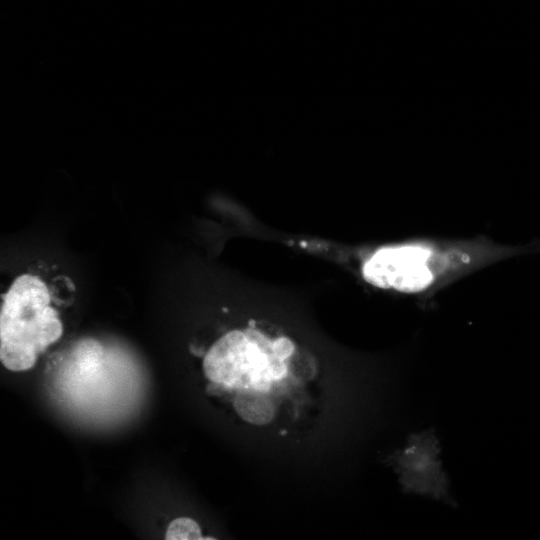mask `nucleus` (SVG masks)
<instances>
[{
  "label": "nucleus",
  "instance_id": "nucleus-1",
  "mask_svg": "<svg viewBox=\"0 0 540 540\" xmlns=\"http://www.w3.org/2000/svg\"><path fill=\"white\" fill-rule=\"evenodd\" d=\"M202 369L212 391L228 395L240 419L266 426L291 389L316 377L318 363L280 327L250 319L212 343Z\"/></svg>",
  "mask_w": 540,
  "mask_h": 540
},
{
  "label": "nucleus",
  "instance_id": "nucleus-2",
  "mask_svg": "<svg viewBox=\"0 0 540 540\" xmlns=\"http://www.w3.org/2000/svg\"><path fill=\"white\" fill-rule=\"evenodd\" d=\"M530 253H540V239L509 245L483 235L413 237L364 248L356 261L366 284L424 304L475 272Z\"/></svg>",
  "mask_w": 540,
  "mask_h": 540
},
{
  "label": "nucleus",
  "instance_id": "nucleus-3",
  "mask_svg": "<svg viewBox=\"0 0 540 540\" xmlns=\"http://www.w3.org/2000/svg\"><path fill=\"white\" fill-rule=\"evenodd\" d=\"M63 333L58 312L51 306L46 283L38 276H18L3 295L0 310V360L19 372L32 368L38 355Z\"/></svg>",
  "mask_w": 540,
  "mask_h": 540
},
{
  "label": "nucleus",
  "instance_id": "nucleus-4",
  "mask_svg": "<svg viewBox=\"0 0 540 540\" xmlns=\"http://www.w3.org/2000/svg\"><path fill=\"white\" fill-rule=\"evenodd\" d=\"M439 439L433 428L409 435L406 445L388 455L385 463L399 475L402 490L434 500L451 507L457 502L450 492V480L439 459Z\"/></svg>",
  "mask_w": 540,
  "mask_h": 540
},
{
  "label": "nucleus",
  "instance_id": "nucleus-5",
  "mask_svg": "<svg viewBox=\"0 0 540 540\" xmlns=\"http://www.w3.org/2000/svg\"><path fill=\"white\" fill-rule=\"evenodd\" d=\"M165 539L167 540H199L203 537L198 523L188 517H179L172 520L166 530Z\"/></svg>",
  "mask_w": 540,
  "mask_h": 540
}]
</instances>
